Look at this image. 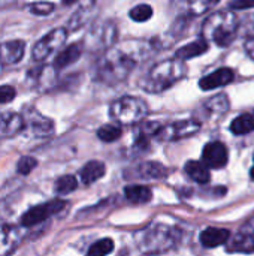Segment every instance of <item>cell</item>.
<instances>
[{
    "label": "cell",
    "mask_w": 254,
    "mask_h": 256,
    "mask_svg": "<svg viewBox=\"0 0 254 256\" xmlns=\"http://www.w3.org/2000/svg\"><path fill=\"white\" fill-rule=\"evenodd\" d=\"M145 48L139 44L117 46L108 51L96 64V80L106 84H117L130 74L136 63L144 57Z\"/></svg>",
    "instance_id": "obj_1"
},
{
    "label": "cell",
    "mask_w": 254,
    "mask_h": 256,
    "mask_svg": "<svg viewBox=\"0 0 254 256\" xmlns=\"http://www.w3.org/2000/svg\"><path fill=\"white\" fill-rule=\"evenodd\" d=\"M184 75L186 66L183 60L175 57L174 60H165L153 66L148 75L142 80L141 86L148 93H160L177 84L180 80L184 78Z\"/></svg>",
    "instance_id": "obj_2"
},
{
    "label": "cell",
    "mask_w": 254,
    "mask_h": 256,
    "mask_svg": "<svg viewBox=\"0 0 254 256\" xmlns=\"http://www.w3.org/2000/svg\"><path fill=\"white\" fill-rule=\"evenodd\" d=\"M238 33V20L231 12H217L208 16L202 26V34L219 46H228Z\"/></svg>",
    "instance_id": "obj_3"
},
{
    "label": "cell",
    "mask_w": 254,
    "mask_h": 256,
    "mask_svg": "<svg viewBox=\"0 0 254 256\" xmlns=\"http://www.w3.org/2000/svg\"><path fill=\"white\" fill-rule=\"evenodd\" d=\"M148 114L147 104L133 96H123L109 106V116L121 124H136Z\"/></svg>",
    "instance_id": "obj_4"
},
{
    "label": "cell",
    "mask_w": 254,
    "mask_h": 256,
    "mask_svg": "<svg viewBox=\"0 0 254 256\" xmlns=\"http://www.w3.org/2000/svg\"><path fill=\"white\" fill-rule=\"evenodd\" d=\"M175 238L171 228L165 225H153L139 231L136 236L138 248L145 254H160L172 248Z\"/></svg>",
    "instance_id": "obj_5"
},
{
    "label": "cell",
    "mask_w": 254,
    "mask_h": 256,
    "mask_svg": "<svg viewBox=\"0 0 254 256\" xmlns=\"http://www.w3.org/2000/svg\"><path fill=\"white\" fill-rule=\"evenodd\" d=\"M67 39V30L63 27H57L52 28L49 33H46L43 38H40L31 51V57L36 62H42L45 58H48L52 52H55L57 50H60L64 42Z\"/></svg>",
    "instance_id": "obj_6"
},
{
    "label": "cell",
    "mask_w": 254,
    "mask_h": 256,
    "mask_svg": "<svg viewBox=\"0 0 254 256\" xmlns=\"http://www.w3.org/2000/svg\"><path fill=\"white\" fill-rule=\"evenodd\" d=\"M64 207H66V202L61 201V200H54V201H49V202H45V204L34 206V207L28 208L21 216L19 224L24 228H30V226H34V225H39V224L45 222L46 219L52 218L54 214L60 213Z\"/></svg>",
    "instance_id": "obj_7"
},
{
    "label": "cell",
    "mask_w": 254,
    "mask_h": 256,
    "mask_svg": "<svg viewBox=\"0 0 254 256\" xmlns=\"http://www.w3.org/2000/svg\"><path fill=\"white\" fill-rule=\"evenodd\" d=\"M201 129V123L195 120H181L168 126H162L157 136L160 141H174L180 138H187Z\"/></svg>",
    "instance_id": "obj_8"
},
{
    "label": "cell",
    "mask_w": 254,
    "mask_h": 256,
    "mask_svg": "<svg viewBox=\"0 0 254 256\" xmlns=\"http://www.w3.org/2000/svg\"><path fill=\"white\" fill-rule=\"evenodd\" d=\"M22 116L25 120V129L24 130L30 132L33 136L43 138V136H48L54 132V122L51 118L42 116L37 110H34V108L27 110Z\"/></svg>",
    "instance_id": "obj_9"
},
{
    "label": "cell",
    "mask_w": 254,
    "mask_h": 256,
    "mask_svg": "<svg viewBox=\"0 0 254 256\" xmlns=\"http://www.w3.org/2000/svg\"><path fill=\"white\" fill-rule=\"evenodd\" d=\"M228 160H229V153H228V148H226V146L223 142L213 141V142H208L204 147L202 162L208 168H213V170L225 168Z\"/></svg>",
    "instance_id": "obj_10"
},
{
    "label": "cell",
    "mask_w": 254,
    "mask_h": 256,
    "mask_svg": "<svg viewBox=\"0 0 254 256\" xmlns=\"http://www.w3.org/2000/svg\"><path fill=\"white\" fill-rule=\"evenodd\" d=\"M25 42L21 39L6 40L0 44V66H12L22 60Z\"/></svg>",
    "instance_id": "obj_11"
},
{
    "label": "cell",
    "mask_w": 254,
    "mask_h": 256,
    "mask_svg": "<svg viewBox=\"0 0 254 256\" xmlns=\"http://www.w3.org/2000/svg\"><path fill=\"white\" fill-rule=\"evenodd\" d=\"M25 129V120L22 114L18 112H3L0 114V140L13 138Z\"/></svg>",
    "instance_id": "obj_12"
},
{
    "label": "cell",
    "mask_w": 254,
    "mask_h": 256,
    "mask_svg": "<svg viewBox=\"0 0 254 256\" xmlns=\"http://www.w3.org/2000/svg\"><path fill=\"white\" fill-rule=\"evenodd\" d=\"M21 243V231L18 226L1 224L0 225V256L9 255Z\"/></svg>",
    "instance_id": "obj_13"
},
{
    "label": "cell",
    "mask_w": 254,
    "mask_h": 256,
    "mask_svg": "<svg viewBox=\"0 0 254 256\" xmlns=\"http://www.w3.org/2000/svg\"><path fill=\"white\" fill-rule=\"evenodd\" d=\"M234 70L229 69V68H222V69H217L211 74H208L207 76H204L201 81H199V87L202 90H213V88H219V87H223V86H228L229 82L234 81Z\"/></svg>",
    "instance_id": "obj_14"
},
{
    "label": "cell",
    "mask_w": 254,
    "mask_h": 256,
    "mask_svg": "<svg viewBox=\"0 0 254 256\" xmlns=\"http://www.w3.org/2000/svg\"><path fill=\"white\" fill-rule=\"evenodd\" d=\"M168 176V170L159 162H144L132 168L133 178L142 180H162Z\"/></svg>",
    "instance_id": "obj_15"
},
{
    "label": "cell",
    "mask_w": 254,
    "mask_h": 256,
    "mask_svg": "<svg viewBox=\"0 0 254 256\" xmlns=\"http://www.w3.org/2000/svg\"><path fill=\"white\" fill-rule=\"evenodd\" d=\"M54 70H57L54 66H39L34 68L31 70L27 72V81L30 82V86L43 90L45 87L51 86V82L54 81Z\"/></svg>",
    "instance_id": "obj_16"
},
{
    "label": "cell",
    "mask_w": 254,
    "mask_h": 256,
    "mask_svg": "<svg viewBox=\"0 0 254 256\" xmlns=\"http://www.w3.org/2000/svg\"><path fill=\"white\" fill-rule=\"evenodd\" d=\"M229 237H231V232L228 230L210 226V228H205L201 232L199 240H201L202 246H205L208 249H213V248H219V246L225 244L229 240Z\"/></svg>",
    "instance_id": "obj_17"
},
{
    "label": "cell",
    "mask_w": 254,
    "mask_h": 256,
    "mask_svg": "<svg viewBox=\"0 0 254 256\" xmlns=\"http://www.w3.org/2000/svg\"><path fill=\"white\" fill-rule=\"evenodd\" d=\"M210 0H174V8L180 15L196 16L208 9Z\"/></svg>",
    "instance_id": "obj_18"
},
{
    "label": "cell",
    "mask_w": 254,
    "mask_h": 256,
    "mask_svg": "<svg viewBox=\"0 0 254 256\" xmlns=\"http://www.w3.org/2000/svg\"><path fill=\"white\" fill-rule=\"evenodd\" d=\"M106 172V166L103 162L100 160H90L87 162L81 171H79V176H81V180L84 184H91L97 180H100Z\"/></svg>",
    "instance_id": "obj_19"
},
{
    "label": "cell",
    "mask_w": 254,
    "mask_h": 256,
    "mask_svg": "<svg viewBox=\"0 0 254 256\" xmlns=\"http://www.w3.org/2000/svg\"><path fill=\"white\" fill-rule=\"evenodd\" d=\"M81 54H82V50H81L79 45H76V44L69 45V46H66L64 50H61V51L57 54V57H55V60H54V68H55L57 70L64 69V68L73 64L75 62H78L79 57H81Z\"/></svg>",
    "instance_id": "obj_20"
},
{
    "label": "cell",
    "mask_w": 254,
    "mask_h": 256,
    "mask_svg": "<svg viewBox=\"0 0 254 256\" xmlns=\"http://www.w3.org/2000/svg\"><path fill=\"white\" fill-rule=\"evenodd\" d=\"M114 38H115V26L112 22L100 24L88 36V39H94V40H91L94 46H102V45L105 46V45L111 44L114 40Z\"/></svg>",
    "instance_id": "obj_21"
},
{
    "label": "cell",
    "mask_w": 254,
    "mask_h": 256,
    "mask_svg": "<svg viewBox=\"0 0 254 256\" xmlns=\"http://www.w3.org/2000/svg\"><path fill=\"white\" fill-rule=\"evenodd\" d=\"M207 51H208V42H207V39H201V40H195V42H190V44L181 46L175 52V57L184 62V60H190L193 57H199V56L205 54Z\"/></svg>",
    "instance_id": "obj_22"
},
{
    "label": "cell",
    "mask_w": 254,
    "mask_h": 256,
    "mask_svg": "<svg viewBox=\"0 0 254 256\" xmlns=\"http://www.w3.org/2000/svg\"><path fill=\"white\" fill-rule=\"evenodd\" d=\"M187 176L196 182V183H201V184H207L211 178V174H210V170L208 166L204 164V162H198V160H189L184 166Z\"/></svg>",
    "instance_id": "obj_23"
},
{
    "label": "cell",
    "mask_w": 254,
    "mask_h": 256,
    "mask_svg": "<svg viewBox=\"0 0 254 256\" xmlns=\"http://www.w3.org/2000/svg\"><path fill=\"white\" fill-rule=\"evenodd\" d=\"M124 195L127 201L133 204H145L153 200V192L147 186H139V184H130L124 189Z\"/></svg>",
    "instance_id": "obj_24"
},
{
    "label": "cell",
    "mask_w": 254,
    "mask_h": 256,
    "mask_svg": "<svg viewBox=\"0 0 254 256\" xmlns=\"http://www.w3.org/2000/svg\"><path fill=\"white\" fill-rule=\"evenodd\" d=\"M96 12V6L94 3H87L85 6H81L70 18L69 21V28L70 30H78L79 27H82L85 22H88V20L94 15Z\"/></svg>",
    "instance_id": "obj_25"
},
{
    "label": "cell",
    "mask_w": 254,
    "mask_h": 256,
    "mask_svg": "<svg viewBox=\"0 0 254 256\" xmlns=\"http://www.w3.org/2000/svg\"><path fill=\"white\" fill-rule=\"evenodd\" d=\"M231 130L235 135H247L254 130V117L252 114H243L231 123Z\"/></svg>",
    "instance_id": "obj_26"
},
{
    "label": "cell",
    "mask_w": 254,
    "mask_h": 256,
    "mask_svg": "<svg viewBox=\"0 0 254 256\" xmlns=\"http://www.w3.org/2000/svg\"><path fill=\"white\" fill-rule=\"evenodd\" d=\"M78 188V182L73 176H63L55 182V192L57 195H67L70 192H73Z\"/></svg>",
    "instance_id": "obj_27"
},
{
    "label": "cell",
    "mask_w": 254,
    "mask_h": 256,
    "mask_svg": "<svg viewBox=\"0 0 254 256\" xmlns=\"http://www.w3.org/2000/svg\"><path fill=\"white\" fill-rule=\"evenodd\" d=\"M97 136L103 142H114L121 136V128L115 124H105L97 130Z\"/></svg>",
    "instance_id": "obj_28"
},
{
    "label": "cell",
    "mask_w": 254,
    "mask_h": 256,
    "mask_svg": "<svg viewBox=\"0 0 254 256\" xmlns=\"http://www.w3.org/2000/svg\"><path fill=\"white\" fill-rule=\"evenodd\" d=\"M153 15V8L147 3H141V4H136L133 9H130L129 12V16L136 21V22H144V21H148Z\"/></svg>",
    "instance_id": "obj_29"
},
{
    "label": "cell",
    "mask_w": 254,
    "mask_h": 256,
    "mask_svg": "<svg viewBox=\"0 0 254 256\" xmlns=\"http://www.w3.org/2000/svg\"><path fill=\"white\" fill-rule=\"evenodd\" d=\"M112 250H114V242L111 238H102L94 244H91L87 254L90 256H105L111 254Z\"/></svg>",
    "instance_id": "obj_30"
},
{
    "label": "cell",
    "mask_w": 254,
    "mask_h": 256,
    "mask_svg": "<svg viewBox=\"0 0 254 256\" xmlns=\"http://www.w3.org/2000/svg\"><path fill=\"white\" fill-rule=\"evenodd\" d=\"M207 108L214 114H217V112L223 114L229 108V100H228V98L225 94H219V96H216V98H213V99H210L207 102Z\"/></svg>",
    "instance_id": "obj_31"
},
{
    "label": "cell",
    "mask_w": 254,
    "mask_h": 256,
    "mask_svg": "<svg viewBox=\"0 0 254 256\" xmlns=\"http://www.w3.org/2000/svg\"><path fill=\"white\" fill-rule=\"evenodd\" d=\"M37 166V160L31 156H22L16 164V172L21 176H28Z\"/></svg>",
    "instance_id": "obj_32"
},
{
    "label": "cell",
    "mask_w": 254,
    "mask_h": 256,
    "mask_svg": "<svg viewBox=\"0 0 254 256\" xmlns=\"http://www.w3.org/2000/svg\"><path fill=\"white\" fill-rule=\"evenodd\" d=\"M54 3L51 2H34V3H30L28 4V10L34 15H39V16H45V15H49L52 10H54Z\"/></svg>",
    "instance_id": "obj_33"
},
{
    "label": "cell",
    "mask_w": 254,
    "mask_h": 256,
    "mask_svg": "<svg viewBox=\"0 0 254 256\" xmlns=\"http://www.w3.org/2000/svg\"><path fill=\"white\" fill-rule=\"evenodd\" d=\"M16 96V92L12 86H0V104L12 102Z\"/></svg>",
    "instance_id": "obj_34"
},
{
    "label": "cell",
    "mask_w": 254,
    "mask_h": 256,
    "mask_svg": "<svg viewBox=\"0 0 254 256\" xmlns=\"http://www.w3.org/2000/svg\"><path fill=\"white\" fill-rule=\"evenodd\" d=\"M254 0H234L231 3V8L232 9H249V8H253Z\"/></svg>",
    "instance_id": "obj_35"
},
{
    "label": "cell",
    "mask_w": 254,
    "mask_h": 256,
    "mask_svg": "<svg viewBox=\"0 0 254 256\" xmlns=\"http://www.w3.org/2000/svg\"><path fill=\"white\" fill-rule=\"evenodd\" d=\"M246 51H247V54L254 60V39H250V40L246 44Z\"/></svg>",
    "instance_id": "obj_36"
},
{
    "label": "cell",
    "mask_w": 254,
    "mask_h": 256,
    "mask_svg": "<svg viewBox=\"0 0 254 256\" xmlns=\"http://www.w3.org/2000/svg\"><path fill=\"white\" fill-rule=\"evenodd\" d=\"M16 0H0V9H4V8H7V6H10V4H13Z\"/></svg>",
    "instance_id": "obj_37"
},
{
    "label": "cell",
    "mask_w": 254,
    "mask_h": 256,
    "mask_svg": "<svg viewBox=\"0 0 254 256\" xmlns=\"http://www.w3.org/2000/svg\"><path fill=\"white\" fill-rule=\"evenodd\" d=\"M75 2H78V0H63L64 4H73Z\"/></svg>",
    "instance_id": "obj_38"
},
{
    "label": "cell",
    "mask_w": 254,
    "mask_h": 256,
    "mask_svg": "<svg viewBox=\"0 0 254 256\" xmlns=\"http://www.w3.org/2000/svg\"><path fill=\"white\" fill-rule=\"evenodd\" d=\"M250 177H252V178H253V180H254V166H253V168H252V171H250Z\"/></svg>",
    "instance_id": "obj_39"
},
{
    "label": "cell",
    "mask_w": 254,
    "mask_h": 256,
    "mask_svg": "<svg viewBox=\"0 0 254 256\" xmlns=\"http://www.w3.org/2000/svg\"><path fill=\"white\" fill-rule=\"evenodd\" d=\"M210 2H213V3H214V2H220V0H210Z\"/></svg>",
    "instance_id": "obj_40"
}]
</instances>
